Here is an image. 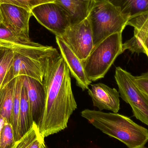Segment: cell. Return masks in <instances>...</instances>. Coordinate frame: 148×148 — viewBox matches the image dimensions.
Here are the masks:
<instances>
[{"label":"cell","mask_w":148,"mask_h":148,"mask_svg":"<svg viewBox=\"0 0 148 148\" xmlns=\"http://www.w3.org/2000/svg\"><path fill=\"white\" fill-rule=\"evenodd\" d=\"M43 84L46 102L39 130L45 138L66 128L70 116L77 108L70 72L60 54L49 60Z\"/></svg>","instance_id":"6da1fadb"},{"label":"cell","mask_w":148,"mask_h":148,"mask_svg":"<svg viewBox=\"0 0 148 148\" xmlns=\"http://www.w3.org/2000/svg\"><path fill=\"white\" fill-rule=\"evenodd\" d=\"M81 116L95 127L119 140L128 148H146L148 130L130 118L115 113L85 109Z\"/></svg>","instance_id":"7a4b0ae2"},{"label":"cell","mask_w":148,"mask_h":148,"mask_svg":"<svg viewBox=\"0 0 148 148\" xmlns=\"http://www.w3.org/2000/svg\"><path fill=\"white\" fill-rule=\"evenodd\" d=\"M88 17L94 47L113 34L122 33L129 21L109 0H91Z\"/></svg>","instance_id":"3957f363"},{"label":"cell","mask_w":148,"mask_h":148,"mask_svg":"<svg viewBox=\"0 0 148 148\" xmlns=\"http://www.w3.org/2000/svg\"><path fill=\"white\" fill-rule=\"evenodd\" d=\"M122 33L113 34L94 47L87 59L82 62L90 82L104 77L116 59L123 53Z\"/></svg>","instance_id":"277c9868"},{"label":"cell","mask_w":148,"mask_h":148,"mask_svg":"<svg viewBox=\"0 0 148 148\" xmlns=\"http://www.w3.org/2000/svg\"><path fill=\"white\" fill-rule=\"evenodd\" d=\"M14 53L13 63L6 74L3 84L18 76L29 77L43 84L49 60L60 54L56 49L48 46L42 50L33 53Z\"/></svg>","instance_id":"5b68a950"},{"label":"cell","mask_w":148,"mask_h":148,"mask_svg":"<svg viewBox=\"0 0 148 148\" xmlns=\"http://www.w3.org/2000/svg\"><path fill=\"white\" fill-rule=\"evenodd\" d=\"M115 79L120 96L130 104L134 116L148 126V97L134 82V76L120 67L116 68Z\"/></svg>","instance_id":"8992f818"},{"label":"cell","mask_w":148,"mask_h":148,"mask_svg":"<svg viewBox=\"0 0 148 148\" xmlns=\"http://www.w3.org/2000/svg\"><path fill=\"white\" fill-rule=\"evenodd\" d=\"M32 15L39 23L60 36L71 26L70 16L63 8L55 2L48 3L32 9Z\"/></svg>","instance_id":"52a82bcc"},{"label":"cell","mask_w":148,"mask_h":148,"mask_svg":"<svg viewBox=\"0 0 148 148\" xmlns=\"http://www.w3.org/2000/svg\"><path fill=\"white\" fill-rule=\"evenodd\" d=\"M59 37L81 61L87 59L94 48L92 29L88 17L81 22L70 26Z\"/></svg>","instance_id":"ba28073f"},{"label":"cell","mask_w":148,"mask_h":148,"mask_svg":"<svg viewBox=\"0 0 148 148\" xmlns=\"http://www.w3.org/2000/svg\"><path fill=\"white\" fill-rule=\"evenodd\" d=\"M2 24L20 36L30 39L29 21L31 10L14 4L1 3Z\"/></svg>","instance_id":"9c48e42d"},{"label":"cell","mask_w":148,"mask_h":148,"mask_svg":"<svg viewBox=\"0 0 148 148\" xmlns=\"http://www.w3.org/2000/svg\"><path fill=\"white\" fill-rule=\"evenodd\" d=\"M23 84L27 90L33 121L39 129L46 102L44 86L43 84L36 79L27 76H24Z\"/></svg>","instance_id":"30bf717a"},{"label":"cell","mask_w":148,"mask_h":148,"mask_svg":"<svg viewBox=\"0 0 148 148\" xmlns=\"http://www.w3.org/2000/svg\"><path fill=\"white\" fill-rule=\"evenodd\" d=\"M93 105L100 111L106 110L117 113L120 109V94L114 88L102 83L92 84L88 89Z\"/></svg>","instance_id":"8fae6325"},{"label":"cell","mask_w":148,"mask_h":148,"mask_svg":"<svg viewBox=\"0 0 148 148\" xmlns=\"http://www.w3.org/2000/svg\"><path fill=\"white\" fill-rule=\"evenodd\" d=\"M56 39L60 54L68 67L70 75L75 79L77 85L83 91L88 89L91 82L86 76L82 62L61 38L56 36Z\"/></svg>","instance_id":"7c38bea8"},{"label":"cell","mask_w":148,"mask_h":148,"mask_svg":"<svg viewBox=\"0 0 148 148\" xmlns=\"http://www.w3.org/2000/svg\"><path fill=\"white\" fill-rule=\"evenodd\" d=\"M54 2L61 6L68 13L72 26L88 17L91 0H56Z\"/></svg>","instance_id":"4fadbf2b"},{"label":"cell","mask_w":148,"mask_h":148,"mask_svg":"<svg viewBox=\"0 0 148 148\" xmlns=\"http://www.w3.org/2000/svg\"><path fill=\"white\" fill-rule=\"evenodd\" d=\"M27 90L23 85L21 95L19 122L15 141L20 140L32 128L34 124Z\"/></svg>","instance_id":"5bb4252c"},{"label":"cell","mask_w":148,"mask_h":148,"mask_svg":"<svg viewBox=\"0 0 148 148\" xmlns=\"http://www.w3.org/2000/svg\"><path fill=\"white\" fill-rule=\"evenodd\" d=\"M14 79L0 87V118L10 123L13 108Z\"/></svg>","instance_id":"9a60e30c"},{"label":"cell","mask_w":148,"mask_h":148,"mask_svg":"<svg viewBox=\"0 0 148 148\" xmlns=\"http://www.w3.org/2000/svg\"><path fill=\"white\" fill-rule=\"evenodd\" d=\"M129 20L148 12V0H109Z\"/></svg>","instance_id":"2e32d148"},{"label":"cell","mask_w":148,"mask_h":148,"mask_svg":"<svg viewBox=\"0 0 148 148\" xmlns=\"http://www.w3.org/2000/svg\"><path fill=\"white\" fill-rule=\"evenodd\" d=\"M12 148H47L44 138L34 123L32 128L20 140L15 142Z\"/></svg>","instance_id":"e0dca14e"},{"label":"cell","mask_w":148,"mask_h":148,"mask_svg":"<svg viewBox=\"0 0 148 148\" xmlns=\"http://www.w3.org/2000/svg\"><path fill=\"white\" fill-rule=\"evenodd\" d=\"M24 76H18L14 78L13 96V108L11 124L14 132V139L16 138L17 127L19 122V112L21 104L22 88L23 85Z\"/></svg>","instance_id":"ac0fdd59"},{"label":"cell","mask_w":148,"mask_h":148,"mask_svg":"<svg viewBox=\"0 0 148 148\" xmlns=\"http://www.w3.org/2000/svg\"><path fill=\"white\" fill-rule=\"evenodd\" d=\"M15 142L12 126L6 121L0 133V148H12Z\"/></svg>","instance_id":"d6986e66"},{"label":"cell","mask_w":148,"mask_h":148,"mask_svg":"<svg viewBox=\"0 0 148 148\" xmlns=\"http://www.w3.org/2000/svg\"><path fill=\"white\" fill-rule=\"evenodd\" d=\"M14 56L13 50L0 47V76L6 75L13 63Z\"/></svg>","instance_id":"ffe728a7"},{"label":"cell","mask_w":148,"mask_h":148,"mask_svg":"<svg viewBox=\"0 0 148 148\" xmlns=\"http://www.w3.org/2000/svg\"><path fill=\"white\" fill-rule=\"evenodd\" d=\"M56 1V0H0V2L10 3L31 10L36 6L48 3L54 2Z\"/></svg>","instance_id":"44dd1931"},{"label":"cell","mask_w":148,"mask_h":148,"mask_svg":"<svg viewBox=\"0 0 148 148\" xmlns=\"http://www.w3.org/2000/svg\"><path fill=\"white\" fill-rule=\"evenodd\" d=\"M127 25L134 27V29H140L148 27V12L130 19Z\"/></svg>","instance_id":"7402d4cb"},{"label":"cell","mask_w":148,"mask_h":148,"mask_svg":"<svg viewBox=\"0 0 148 148\" xmlns=\"http://www.w3.org/2000/svg\"><path fill=\"white\" fill-rule=\"evenodd\" d=\"M134 80L137 88L148 97V72L134 76Z\"/></svg>","instance_id":"603a6c76"},{"label":"cell","mask_w":148,"mask_h":148,"mask_svg":"<svg viewBox=\"0 0 148 148\" xmlns=\"http://www.w3.org/2000/svg\"><path fill=\"white\" fill-rule=\"evenodd\" d=\"M134 35L136 36L141 43L144 50V54L148 58V27L140 29H134Z\"/></svg>","instance_id":"cb8c5ba5"},{"label":"cell","mask_w":148,"mask_h":148,"mask_svg":"<svg viewBox=\"0 0 148 148\" xmlns=\"http://www.w3.org/2000/svg\"><path fill=\"white\" fill-rule=\"evenodd\" d=\"M5 77H6V75H5L0 76V87H1L2 84L3 83V81L5 79Z\"/></svg>","instance_id":"d4e9b609"},{"label":"cell","mask_w":148,"mask_h":148,"mask_svg":"<svg viewBox=\"0 0 148 148\" xmlns=\"http://www.w3.org/2000/svg\"><path fill=\"white\" fill-rule=\"evenodd\" d=\"M1 3L0 2V26L2 25V17L1 12Z\"/></svg>","instance_id":"484cf974"}]
</instances>
